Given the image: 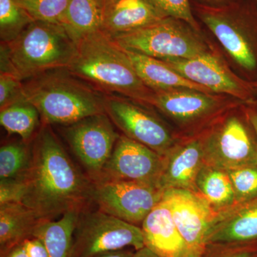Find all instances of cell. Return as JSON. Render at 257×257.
I'll return each mask as SVG.
<instances>
[{
  "label": "cell",
  "instance_id": "10",
  "mask_svg": "<svg viewBox=\"0 0 257 257\" xmlns=\"http://www.w3.org/2000/svg\"><path fill=\"white\" fill-rule=\"evenodd\" d=\"M149 106L126 96L104 94V110L123 135L165 157L179 139Z\"/></svg>",
  "mask_w": 257,
  "mask_h": 257
},
{
  "label": "cell",
  "instance_id": "2",
  "mask_svg": "<svg viewBox=\"0 0 257 257\" xmlns=\"http://www.w3.org/2000/svg\"><path fill=\"white\" fill-rule=\"evenodd\" d=\"M67 69L104 94L126 96L150 106L155 92L139 77L126 51L109 35L99 31L77 43Z\"/></svg>",
  "mask_w": 257,
  "mask_h": 257
},
{
  "label": "cell",
  "instance_id": "9",
  "mask_svg": "<svg viewBox=\"0 0 257 257\" xmlns=\"http://www.w3.org/2000/svg\"><path fill=\"white\" fill-rule=\"evenodd\" d=\"M133 246L145 247L140 226L89 207L81 211L74 234L72 257H94Z\"/></svg>",
  "mask_w": 257,
  "mask_h": 257
},
{
  "label": "cell",
  "instance_id": "30",
  "mask_svg": "<svg viewBox=\"0 0 257 257\" xmlns=\"http://www.w3.org/2000/svg\"><path fill=\"white\" fill-rule=\"evenodd\" d=\"M166 17L179 19L200 30L199 23L193 15L189 0H147Z\"/></svg>",
  "mask_w": 257,
  "mask_h": 257
},
{
  "label": "cell",
  "instance_id": "16",
  "mask_svg": "<svg viewBox=\"0 0 257 257\" xmlns=\"http://www.w3.org/2000/svg\"><path fill=\"white\" fill-rule=\"evenodd\" d=\"M204 165L200 133L179 136L175 146L164 157L158 186L164 191L175 189L198 193L196 179Z\"/></svg>",
  "mask_w": 257,
  "mask_h": 257
},
{
  "label": "cell",
  "instance_id": "33",
  "mask_svg": "<svg viewBox=\"0 0 257 257\" xmlns=\"http://www.w3.org/2000/svg\"><path fill=\"white\" fill-rule=\"evenodd\" d=\"M25 249L30 257H49L46 246L37 238H29L23 241Z\"/></svg>",
  "mask_w": 257,
  "mask_h": 257
},
{
  "label": "cell",
  "instance_id": "7",
  "mask_svg": "<svg viewBox=\"0 0 257 257\" xmlns=\"http://www.w3.org/2000/svg\"><path fill=\"white\" fill-rule=\"evenodd\" d=\"M199 19L241 68L257 69V10L251 5L196 6Z\"/></svg>",
  "mask_w": 257,
  "mask_h": 257
},
{
  "label": "cell",
  "instance_id": "22",
  "mask_svg": "<svg viewBox=\"0 0 257 257\" xmlns=\"http://www.w3.org/2000/svg\"><path fill=\"white\" fill-rule=\"evenodd\" d=\"M82 210L69 211L58 219L42 221L37 226L32 237L41 240L49 257H72L74 231Z\"/></svg>",
  "mask_w": 257,
  "mask_h": 257
},
{
  "label": "cell",
  "instance_id": "6",
  "mask_svg": "<svg viewBox=\"0 0 257 257\" xmlns=\"http://www.w3.org/2000/svg\"><path fill=\"white\" fill-rule=\"evenodd\" d=\"M111 37L124 50L160 60L191 59L213 47L201 30L171 17L140 30Z\"/></svg>",
  "mask_w": 257,
  "mask_h": 257
},
{
  "label": "cell",
  "instance_id": "25",
  "mask_svg": "<svg viewBox=\"0 0 257 257\" xmlns=\"http://www.w3.org/2000/svg\"><path fill=\"white\" fill-rule=\"evenodd\" d=\"M0 123L10 135H17L22 140L31 143L40 130V113L27 99L0 109Z\"/></svg>",
  "mask_w": 257,
  "mask_h": 257
},
{
  "label": "cell",
  "instance_id": "26",
  "mask_svg": "<svg viewBox=\"0 0 257 257\" xmlns=\"http://www.w3.org/2000/svg\"><path fill=\"white\" fill-rule=\"evenodd\" d=\"M31 159V143L22 140L2 145L0 182L20 180L28 171Z\"/></svg>",
  "mask_w": 257,
  "mask_h": 257
},
{
  "label": "cell",
  "instance_id": "35",
  "mask_svg": "<svg viewBox=\"0 0 257 257\" xmlns=\"http://www.w3.org/2000/svg\"><path fill=\"white\" fill-rule=\"evenodd\" d=\"M1 257H30L29 256L26 249H25V245L23 242L19 243L16 246L8 250L7 252L1 255Z\"/></svg>",
  "mask_w": 257,
  "mask_h": 257
},
{
  "label": "cell",
  "instance_id": "29",
  "mask_svg": "<svg viewBox=\"0 0 257 257\" xmlns=\"http://www.w3.org/2000/svg\"><path fill=\"white\" fill-rule=\"evenodd\" d=\"M235 196L236 206L257 199V165L228 171Z\"/></svg>",
  "mask_w": 257,
  "mask_h": 257
},
{
  "label": "cell",
  "instance_id": "32",
  "mask_svg": "<svg viewBox=\"0 0 257 257\" xmlns=\"http://www.w3.org/2000/svg\"><path fill=\"white\" fill-rule=\"evenodd\" d=\"M24 99L23 81L14 74L0 72V109Z\"/></svg>",
  "mask_w": 257,
  "mask_h": 257
},
{
  "label": "cell",
  "instance_id": "28",
  "mask_svg": "<svg viewBox=\"0 0 257 257\" xmlns=\"http://www.w3.org/2000/svg\"><path fill=\"white\" fill-rule=\"evenodd\" d=\"M35 21L60 25L70 0H18Z\"/></svg>",
  "mask_w": 257,
  "mask_h": 257
},
{
  "label": "cell",
  "instance_id": "19",
  "mask_svg": "<svg viewBox=\"0 0 257 257\" xmlns=\"http://www.w3.org/2000/svg\"><path fill=\"white\" fill-rule=\"evenodd\" d=\"M257 243V199L221 213L208 236V243Z\"/></svg>",
  "mask_w": 257,
  "mask_h": 257
},
{
  "label": "cell",
  "instance_id": "8",
  "mask_svg": "<svg viewBox=\"0 0 257 257\" xmlns=\"http://www.w3.org/2000/svg\"><path fill=\"white\" fill-rule=\"evenodd\" d=\"M242 104L225 94L179 89L155 92L150 106L179 126V136H187L200 133L226 111Z\"/></svg>",
  "mask_w": 257,
  "mask_h": 257
},
{
  "label": "cell",
  "instance_id": "20",
  "mask_svg": "<svg viewBox=\"0 0 257 257\" xmlns=\"http://www.w3.org/2000/svg\"><path fill=\"white\" fill-rule=\"evenodd\" d=\"M125 51L133 62L139 77L153 92L190 89L214 94L207 87L185 78L163 61L133 51Z\"/></svg>",
  "mask_w": 257,
  "mask_h": 257
},
{
  "label": "cell",
  "instance_id": "11",
  "mask_svg": "<svg viewBox=\"0 0 257 257\" xmlns=\"http://www.w3.org/2000/svg\"><path fill=\"white\" fill-rule=\"evenodd\" d=\"M114 126L106 113L62 126V135L71 151L93 182L100 178L119 140L120 135Z\"/></svg>",
  "mask_w": 257,
  "mask_h": 257
},
{
  "label": "cell",
  "instance_id": "36",
  "mask_svg": "<svg viewBox=\"0 0 257 257\" xmlns=\"http://www.w3.org/2000/svg\"><path fill=\"white\" fill-rule=\"evenodd\" d=\"M134 254L135 253L132 252V251L121 249L101 253V254L94 257H133Z\"/></svg>",
  "mask_w": 257,
  "mask_h": 257
},
{
  "label": "cell",
  "instance_id": "5",
  "mask_svg": "<svg viewBox=\"0 0 257 257\" xmlns=\"http://www.w3.org/2000/svg\"><path fill=\"white\" fill-rule=\"evenodd\" d=\"M242 106L226 111L199 133L207 165L226 172L257 165V138Z\"/></svg>",
  "mask_w": 257,
  "mask_h": 257
},
{
  "label": "cell",
  "instance_id": "17",
  "mask_svg": "<svg viewBox=\"0 0 257 257\" xmlns=\"http://www.w3.org/2000/svg\"><path fill=\"white\" fill-rule=\"evenodd\" d=\"M168 17L147 0H106L101 31L110 37L150 26Z\"/></svg>",
  "mask_w": 257,
  "mask_h": 257
},
{
  "label": "cell",
  "instance_id": "14",
  "mask_svg": "<svg viewBox=\"0 0 257 257\" xmlns=\"http://www.w3.org/2000/svg\"><path fill=\"white\" fill-rule=\"evenodd\" d=\"M163 166L164 157L143 144L120 135L98 181H130L158 186Z\"/></svg>",
  "mask_w": 257,
  "mask_h": 257
},
{
  "label": "cell",
  "instance_id": "38",
  "mask_svg": "<svg viewBox=\"0 0 257 257\" xmlns=\"http://www.w3.org/2000/svg\"><path fill=\"white\" fill-rule=\"evenodd\" d=\"M133 257H161L147 246L137 250Z\"/></svg>",
  "mask_w": 257,
  "mask_h": 257
},
{
  "label": "cell",
  "instance_id": "24",
  "mask_svg": "<svg viewBox=\"0 0 257 257\" xmlns=\"http://www.w3.org/2000/svg\"><path fill=\"white\" fill-rule=\"evenodd\" d=\"M196 187L218 214L236 207L234 188L226 171L205 164L198 174Z\"/></svg>",
  "mask_w": 257,
  "mask_h": 257
},
{
  "label": "cell",
  "instance_id": "41",
  "mask_svg": "<svg viewBox=\"0 0 257 257\" xmlns=\"http://www.w3.org/2000/svg\"><path fill=\"white\" fill-rule=\"evenodd\" d=\"M252 1L255 3V4L257 5V0H252Z\"/></svg>",
  "mask_w": 257,
  "mask_h": 257
},
{
  "label": "cell",
  "instance_id": "37",
  "mask_svg": "<svg viewBox=\"0 0 257 257\" xmlns=\"http://www.w3.org/2000/svg\"><path fill=\"white\" fill-rule=\"evenodd\" d=\"M204 246H197V247H189L179 257H201L204 252Z\"/></svg>",
  "mask_w": 257,
  "mask_h": 257
},
{
  "label": "cell",
  "instance_id": "15",
  "mask_svg": "<svg viewBox=\"0 0 257 257\" xmlns=\"http://www.w3.org/2000/svg\"><path fill=\"white\" fill-rule=\"evenodd\" d=\"M163 201L176 226L189 247L206 246L217 212L199 194L184 189H167Z\"/></svg>",
  "mask_w": 257,
  "mask_h": 257
},
{
  "label": "cell",
  "instance_id": "1",
  "mask_svg": "<svg viewBox=\"0 0 257 257\" xmlns=\"http://www.w3.org/2000/svg\"><path fill=\"white\" fill-rule=\"evenodd\" d=\"M32 159L20 203L42 221L55 220L92 203L93 182L69 156L50 125L42 124L31 142Z\"/></svg>",
  "mask_w": 257,
  "mask_h": 257
},
{
  "label": "cell",
  "instance_id": "31",
  "mask_svg": "<svg viewBox=\"0 0 257 257\" xmlns=\"http://www.w3.org/2000/svg\"><path fill=\"white\" fill-rule=\"evenodd\" d=\"M201 257H257V243H208Z\"/></svg>",
  "mask_w": 257,
  "mask_h": 257
},
{
  "label": "cell",
  "instance_id": "39",
  "mask_svg": "<svg viewBox=\"0 0 257 257\" xmlns=\"http://www.w3.org/2000/svg\"><path fill=\"white\" fill-rule=\"evenodd\" d=\"M250 82H251V85L253 88V92H254L257 97V79L256 80L250 81Z\"/></svg>",
  "mask_w": 257,
  "mask_h": 257
},
{
  "label": "cell",
  "instance_id": "3",
  "mask_svg": "<svg viewBox=\"0 0 257 257\" xmlns=\"http://www.w3.org/2000/svg\"><path fill=\"white\" fill-rule=\"evenodd\" d=\"M27 100L37 108L42 124L65 126L104 114V94L67 68L47 71L23 82Z\"/></svg>",
  "mask_w": 257,
  "mask_h": 257
},
{
  "label": "cell",
  "instance_id": "13",
  "mask_svg": "<svg viewBox=\"0 0 257 257\" xmlns=\"http://www.w3.org/2000/svg\"><path fill=\"white\" fill-rule=\"evenodd\" d=\"M162 61L185 78L207 87L214 94L231 96L243 103L251 102L257 98L251 82L235 74L214 47L193 58Z\"/></svg>",
  "mask_w": 257,
  "mask_h": 257
},
{
  "label": "cell",
  "instance_id": "12",
  "mask_svg": "<svg viewBox=\"0 0 257 257\" xmlns=\"http://www.w3.org/2000/svg\"><path fill=\"white\" fill-rule=\"evenodd\" d=\"M158 186L130 181L93 182L92 202L98 210L140 226L163 199Z\"/></svg>",
  "mask_w": 257,
  "mask_h": 257
},
{
  "label": "cell",
  "instance_id": "40",
  "mask_svg": "<svg viewBox=\"0 0 257 257\" xmlns=\"http://www.w3.org/2000/svg\"><path fill=\"white\" fill-rule=\"evenodd\" d=\"M202 1L206 2V3H217V4H219V3H224L226 0H202Z\"/></svg>",
  "mask_w": 257,
  "mask_h": 257
},
{
  "label": "cell",
  "instance_id": "23",
  "mask_svg": "<svg viewBox=\"0 0 257 257\" xmlns=\"http://www.w3.org/2000/svg\"><path fill=\"white\" fill-rule=\"evenodd\" d=\"M106 0H70L60 25L78 43L84 37L101 31Z\"/></svg>",
  "mask_w": 257,
  "mask_h": 257
},
{
  "label": "cell",
  "instance_id": "34",
  "mask_svg": "<svg viewBox=\"0 0 257 257\" xmlns=\"http://www.w3.org/2000/svg\"><path fill=\"white\" fill-rule=\"evenodd\" d=\"M242 108L257 138V98L251 102L243 104Z\"/></svg>",
  "mask_w": 257,
  "mask_h": 257
},
{
  "label": "cell",
  "instance_id": "4",
  "mask_svg": "<svg viewBox=\"0 0 257 257\" xmlns=\"http://www.w3.org/2000/svg\"><path fill=\"white\" fill-rule=\"evenodd\" d=\"M77 48L62 25L33 21L14 40L1 43V72L24 82L47 71L67 68Z\"/></svg>",
  "mask_w": 257,
  "mask_h": 257
},
{
  "label": "cell",
  "instance_id": "18",
  "mask_svg": "<svg viewBox=\"0 0 257 257\" xmlns=\"http://www.w3.org/2000/svg\"><path fill=\"white\" fill-rule=\"evenodd\" d=\"M141 229L145 246L161 257H179L189 247L163 199L145 218Z\"/></svg>",
  "mask_w": 257,
  "mask_h": 257
},
{
  "label": "cell",
  "instance_id": "21",
  "mask_svg": "<svg viewBox=\"0 0 257 257\" xmlns=\"http://www.w3.org/2000/svg\"><path fill=\"white\" fill-rule=\"evenodd\" d=\"M43 221L36 212L20 202L0 205L1 255L32 238L34 231Z\"/></svg>",
  "mask_w": 257,
  "mask_h": 257
},
{
  "label": "cell",
  "instance_id": "27",
  "mask_svg": "<svg viewBox=\"0 0 257 257\" xmlns=\"http://www.w3.org/2000/svg\"><path fill=\"white\" fill-rule=\"evenodd\" d=\"M33 21L18 0H0L1 43L14 40Z\"/></svg>",
  "mask_w": 257,
  "mask_h": 257
}]
</instances>
